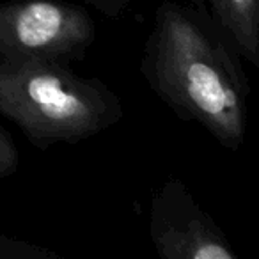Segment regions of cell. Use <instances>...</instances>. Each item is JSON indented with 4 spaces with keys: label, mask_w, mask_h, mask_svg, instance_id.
<instances>
[{
    "label": "cell",
    "mask_w": 259,
    "mask_h": 259,
    "mask_svg": "<svg viewBox=\"0 0 259 259\" xmlns=\"http://www.w3.org/2000/svg\"><path fill=\"white\" fill-rule=\"evenodd\" d=\"M0 114L39 149L78 144L122 119L121 98L66 62L22 59L0 64Z\"/></svg>",
    "instance_id": "obj_2"
},
{
    "label": "cell",
    "mask_w": 259,
    "mask_h": 259,
    "mask_svg": "<svg viewBox=\"0 0 259 259\" xmlns=\"http://www.w3.org/2000/svg\"><path fill=\"white\" fill-rule=\"evenodd\" d=\"M241 59L259 66V0H201Z\"/></svg>",
    "instance_id": "obj_5"
},
{
    "label": "cell",
    "mask_w": 259,
    "mask_h": 259,
    "mask_svg": "<svg viewBox=\"0 0 259 259\" xmlns=\"http://www.w3.org/2000/svg\"><path fill=\"white\" fill-rule=\"evenodd\" d=\"M20 153L13 142L11 135L0 126V180L9 178L18 170Z\"/></svg>",
    "instance_id": "obj_6"
},
{
    "label": "cell",
    "mask_w": 259,
    "mask_h": 259,
    "mask_svg": "<svg viewBox=\"0 0 259 259\" xmlns=\"http://www.w3.org/2000/svg\"><path fill=\"white\" fill-rule=\"evenodd\" d=\"M83 2L93 6L100 13H103L107 18L115 20L126 11V8L130 6L132 0H83Z\"/></svg>",
    "instance_id": "obj_7"
},
{
    "label": "cell",
    "mask_w": 259,
    "mask_h": 259,
    "mask_svg": "<svg viewBox=\"0 0 259 259\" xmlns=\"http://www.w3.org/2000/svg\"><path fill=\"white\" fill-rule=\"evenodd\" d=\"M96 41V23L66 0L0 2V64L22 59L83 61Z\"/></svg>",
    "instance_id": "obj_3"
},
{
    "label": "cell",
    "mask_w": 259,
    "mask_h": 259,
    "mask_svg": "<svg viewBox=\"0 0 259 259\" xmlns=\"http://www.w3.org/2000/svg\"><path fill=\"white\" fill-rule=\"evenodd\" d=\"M141 75L181 121L229 151L243 146L250 82L243 59L201 0H162L144 43Z\"/></svg>",
    "instance_id": "obj_1"
},
{
    "label": "cell",
    "mask_w": 259,
    "mask_h": 259,
    "mask_svg": "<svg viewBox=\"0 0 259 259\" xmlns=\"http://www.w3.org/2000/svg\"><path fill=\"white\" fill-rule=\"evenodd\" d=\"M149 238L163 259H236L219 224L199 206L188 187L169 176L153 192Z\"/></svg>",
    "instance_id": "obj_4"
},
{
    "label": "cell",
    "mask_w": 259,
    "mask_h": 259,
    "mask_svg": "<svg viewBox=\"0 0 259 259\" xmlns=\"http://www.w3.org/2000/svg\"><path fill=\"white\" fill-rule=\"evenodd\" d=\"M22 254V241L0 234V259H16Z\"/></svg>",
    "instance_id": "obj_8"
}]
</instances>
